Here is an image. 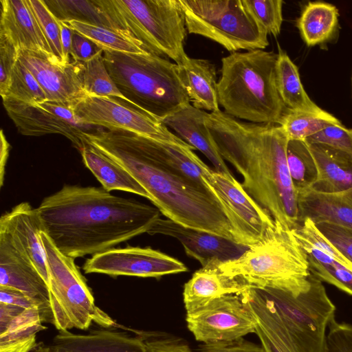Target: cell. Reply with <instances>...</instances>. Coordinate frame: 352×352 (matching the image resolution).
Wrapping results in <instances>:
<instances>
[{
  "instance_id": "cell-1",
  "label": "cell",
  "mask_w": 352,
  "mask_h": 352,
  "mask_svg": "<svg viewBox=\"0 0 352 352\" xmlns=\"http://www.w3.org/2000/svg\"><path fill=\"white\" fill-rule=\"evenodd\" d=\"M45 232L64 254L94 255L146 232L160 211L102 187L64 185L36 208Z\"/></svg>"
},
{
  "instance_id": "cell-2",
  "label": "cell",
  "mask_w": 352,
  "mask_h": 352,
  "mask_svg": "<svg viewBox=\"0 0 352 352\" xmlns=\"http://www.w3.org/2000/svg\"><path fill=\"white\" fill-rule=\"evenodd\" d=\"M206 124L217 148L242 175L247 192L287 230L300 225L297 193L287 161L288 138L278 124L244 122L221 110Z\"/></svg>"
},
{
  "instance_id": "cell-3",
  "label": "cell",
  "mask_w": 352,
  "mask_h": 352,
  "mask_svg": "<svg viewBox=\"0 0 352 352\" xmlns=\"http://www.w3.org/2000/svg\"><path fill=\"white\" fill-rule=\"evenodd\" d=\"M85 138L87 144L125 168L168 219L236 241L226 215L210 191L160 163L147 148L144 136L104 129L87 133Z\"/></svg>"
},
{
  "instance_id": "cell-4",
  "label": "cell",
  "mask_w": 352,
  "mask_h": 352,
  "mask_svg": "<svg viewBox=\"0 0 352 352\" xmlns=\"http://www.w3.org/2000/svg\"><path fill=\"white\" fill-rule=\"evenodd\" d=\"M277 57L253 50L222 58L217 93L226 113L252 123L279 124L288 109L277 89Z\"/></svg>"
},
{
  "instance_id": "cell-5",
  "label": "cell",
  "mask_w": 352,
  "mask_h": 352,
  "mask_svg": "<svg viewBox=\"0 0 352 352\" xmlns=\"http://www.w3.org/2000/svg\"><path fill=\"white\" fill-rule=\"evenodd\" d=\"M216 265L221 273L250 287L278 289L298 296L311 285L307 253L292 230L276 223L261 242L241 256Z\"/></svg>"
},
{
  "instance_id": "cell-6",
  "label": "cell",
  "mask_w": 352,
  "mask_h": 352,
  "mask_svg": "<svg viewBox=\"0 0 352 352\" xmlns=\"http://www.w3.org/2000/svg\"><path fill=\"white\" fill-rule=\"evenodd\" d=\"M107 69L116 85L132 105L162 120L190 104L180 81L177 66L148 52H104Z\"/></svg>"
},
{
  "instance_id": "cell-7",
  "label": "cell",
  "mask_w": 352,
  "mask_h": 352,
  "mask_svg": "<svg viewBox=\"0 0 352 352\" xmlns=\"http://www.w3.org/2000/svg\"><path fill=\"white\" fill-rule=\"evenodd\" d=\"M109 19L145 50L177 65L187 57L186 26L179 0H98Z\"/></svg>"
},
{
  "instance_id": "cell-8",
  "label": "cell",
  "mask_w": 352,
  "mask_h": 352,
  "mask_svg": "<svg viewBox=\"0 0 352 352\" xmlns=\"http://www.w3.org/2000/svg\"><path fill=\"white\" fill-rule=\"evenodd\" d=\"M40 235L48 272L50 322L58 331L85 330L93 322L104 328L114 326L116 322L96 305L75 258L61 252L45 232Z\"/></svg>"
},
{
  "instance_id": "cell-9",
  "label": "cell",
  "mask_w": 352,
  "mask_h": 352,
  "mask_svg": "<svg viewBox=\"0 0 352 352\" xmlns=\"http://www.w3.org/2000/svg\"><path fill=\"white\" fill-rule=\"evenodd\" d=\"M190 34L208 38L230 52L263 50L267 34L258 26L243 0H179Z\"/></svg>"
},
{
  "instance_id": "cell-10",
  "label": "cell",
  "mask_w": 352,
  "mask_h": 352,
  "mask_svg": "<svg viewBox=\"0 0 352 352\" xmlns=\"http://www.w3.org/2000/svg\"><path fill=\"white\" fill-rule=\"evenodd\" d=\"M310 288L298 296L283 291L261 289L280 312L296 342L307 352H327V329L336 307L322 281L311 274Z\"/></svg>"
},
{
  "instance_id": "cell-11",
  "label": "cell",
  "mask_w": 352,
  "mask_h": 352,
  "mask_svg": "<svg viewBox=\"0 0 352 352\" xmlns=\"http://www.w3.org/2000/svg\"><path fill=\"white\" fill-rule=\"evenodd\" d=\"M200 166L202 179L221 206L233 229L236 241L248 248L261 242L276 226L272 217L232 174L211 169L202 160Z\"/></svg>"
},
{
  "instance_id": "cell-12",
  "label": "cell",
  "mask_w": 352,
  "mask_h": 352,
  "mask_svg": "<svg viewBox=\"0 0 352 352\" xmlns=\"http://www.w3.org/2000/svg\"><path fill=\"white\" fill-rule=\"evenodd\" d=\"M78 120L86 125L124 131L184 147H192L160 120L120 98L87 96L73 104Z\"/></svg>"
},
{
  "instance_id": "cell-13",
  "label": "cell",
  "mask_w": 352,
  "mask_h": 352,
  "mask_svg": "<svg viewBox=\"0 0 352 352\" xmlns=\"http://www.w3.org/2000/svg\"><path fill=\"white\" fill-rule=\"evenodd\" d=\"M3 107L18 131L27 136L60 134L80 152L87 145L85 134L103 128L81 123L72 109L64 104L45 100L27 103L2 98Z\"/></svg>"
},
{
  "instance_id": "cell-14",
  "label": "cell",
  "mask_w": 352,
  "mask_h": 352,
  "mask_svg": "<svg viewBox=\"0 0 352 352\" xmlns=\"http://www.w3.org/2000/svg\"><path fill=\"white\" fill-rule=\"evenodd\" d=\"M188 330L204 344L230 342L255 333V320L241 294L215 299L207 306L186 314Z\"/></svg>"
},
{
  "instance_id": "cell-15",
  "label": "cell",
  "mask_w": 352,
  "mask_h": 352,
  "mask_svg": "<svg viewBox=\"0 0 352 352\" xmlns=\"http://www.w3.org/2000/svg\"><path fill=\"white\" fill-rule=\"evenodd\" d=\"M86 274H103L111 276L159 278L185 272L186 266L180 261L150 247L111 248L93 255L83 265Z\"/></svg>"
},
{
  "instance_id": "cell-16",
  "label": "cell",
  "mask_w": 352,
  "mask_h": 352,
  "mask_svg": "<svg viewBox=\"0 0 352 352\" xmlns=\"http://www.w3.org/2000/svg\"><path fill=\"white\" fill-rule=\"evenodd\" d=\"M147 233L176 239L186 254L197 260L202 267L237 258L248 248L224 236L185 226L168 218H159Z\"/></svg>"
},
{
  "instance_id": "cell-17",
  "label": "cell",
  "mask_w": 352,
  "mask_h": 352,
  "mask_svg": "<svg viewBox=\"0 0 352 352\" xmlns=\"http://www.w3.org/2000/svg\"><path fill=\"white\" fill-rule=\"evenodd\" d=\"M0 287L19 291L39 307L43 321L51 322L49 287L31 261L0 229Z\"/></svg>"
},
{
  "instance_id": "cell-18",
  "label": "cell",
  "mask_w": 352,
  "mask_h": 352,
  "mask_svg": "<svg viewBox=\"0 0 352 352\" xmlns=\"http://www.w3.org/2000/svg\"><path fill=\"white\" fill-rule=\"evenodd\" d=\"M19 60L34 76L47 100L70 107L87 96L80 77L82 63L59 65L41 54L23 50L19 51Z\"/></svg>"
},
{
  "instance_id": "cell-19",
  "label": "cell",
  "mask_w": 352,
  "mask_h": 352,
  "mask_svg": "<svg viewBox=\"0 0 352 352\" xmlns=\"http://www.w3.org/2000/svg\"><path fill=\"white\" fill-rule=\"evenodd\" d=\"M0 229L13 245L33 264L48 285V272L41 232V222L36 208L28 202L15 206L0 219Z\"/></svg>"
},
{
  "instance_id": "cell-20",
  "label": "cell",
  "mask_w": 352,
  "mask_h": 352,
  "mask_svg": "<svg viewBox=\"0 0 352 352\" xmlns=\"http://www.w3.org/2000/svg\"><path fill=\"white\" fill-rule=\"evenodd\" d=\"M0 2V35L8 39L19 51L41 54L58 65L27 0Z\"/></svg>"
},
{
  "instance_id": "cell-21",
  "label": "cell",
  "mask_w": 352,
  "mask_h": 352,
  "mask_svg": "<svg viewBox=\"0 0 352 352\" xmlns=\"http://www.w3.org/2000/svg\"><path fill=\"white\" fill-rule=\"evenodd\" d=\"M255 320V333L267 352H298L280 312L261 289L250 287L241 294Z\"/></svg>"
},
{
  "instance_id": "cell-22",
  "label": "cell",
  "mask_w": 352,
  "mask_h": 352,
  "mask_svg": "<svg viewBox=\"0 0 352 352\" xmlns=\"http://www.w3.org/2000/svg\"><path fill=\"white\" fill-rule=\"evenodd\" d=\"M135 333L133 336L105 329L87 334L59 331L50 349L51 352H146L143 338L138 331Z\"/></svg>"
},
{
  "instance_id": "cell-23",
  "label": "cell",
  "mask_w": 352,
  "mask_h": 352,
  "mask_svg": "<svg viewBox=\"0 0 352 352\" xmlns=\"http://www.w3.org/2000/svg\"><path fill=\"white\" fill-rule=\"evenodd\" d=\"M208 113L187 104L162 120L167 128L195 149L201 151L212 164L214 170L231 174L206 124Z\"/></svg>"
},
{
  "instance_id": "cell-24",
  "label": "cell",
  "mask_w": 352,
  "mask_h": 352,
  "mask_svg": "<svg viewBox=\"0 0 352 352\" xmlns=\"http://www.w3.org/2000/svg\"><path fill=\"white\" fill-rule=\"evenodd\" d=\"M216 263L196 271L184 285L183 300L186 314L200 309L223 296L241 294L250 288L239 279L221 273Z\"/></svg>"
},
{
  "instance_id": "cell-25",
  "label": "cell",
  "mask_w": 352,
  "mask_h": 352,
  "mask_svg": "<svg viewBox=\"0 0 352 352\" xmlns=\"http://www.w3.org/2000/svg\"><path fill=\"white\" fill-rule=\"evenodd\" d=\"M300 223L306 219L315 224L328 223L352 230V188L322 193L311 189L297 193Z\"/></svg>"
},
{
  "instance_id": "cell-26",
  "label": "cell",
  "mask_w": 352,
  "mask_h": 352,
  "mask_svg": "<svg viewBox=\"0 0 352 352\" xmlns=\"http://www.w3.org/2000/svg\"><path fill=\"white\" fill-rule=\"evenodd\" d=\"M306 143L318 171L317 179L310 189L334 193L352 188V154L323 144Z\"/></svg>"
},
{
  "instance_id": "cell-27",
  "label": "cell",
  "mask_w": 352,
  "mask_h": 352,
  "mask_svg": "<svg viewBox=\"0 0 352 352\" xmlns=\"http://www.w3.org/2000/svg\"><path fill=\"white\" fill-rule=\"evenodd\" d=\"M177 66L179 78L192 105L211 112L219 111L214 65L207 60L188 56Z\"/></svg>"
},
{
  "instance_id": "cell-28",
  "label": "cell",
  "mask_w": 352,
  "mask_h": 352,
  "mask_svg": "<svg viewBox=\"0 0 352 352\" xmlns=\"http://www.w3.org/2000/svg\"><path fill=\"white\" fill-rule=\"evenodd\" d=\"M85 166L108 192L121 190L136 194L149 199L140 184L122 166L87 144L80 152Z\"/></svg>"
},
{
  "instance_id": "cell-29",
  "label": "cell",
  "mask_w": 352,
  "mask_h": 352,
  "mask_svg": "<svg viewBox=\"0 0 352 352\" xmlns=\"http://www.w3.org/2000/svg\"><path fill=\"white\" fill-rule=\"evenodd\" d=\"M338 10L333 4L309 2L297 21L300 36L307 46L324 43L333 36L338 25Z\"/></svg>"
},
{
  "instance_id": "cell-30",
  "label": "cell",
  "mask_w": 352,
  "mask_h": 352,
  "mask_svg": "<svg viewBox=\"0 0 352 352\" xmlns=\"http://www.w3.org/2000/svg\"><path fill=\"white\" fill-rule=\"evenodd\" d=\"M276 81L279 95L288 109L317 113L324 111L309 97L297 66L280 47L276 64Z\"/></svg>"
},
{
  "instance_id": "cell-31",
  "label": "cell",
  "mask_w": 352,
  "mask_h": 352,
  "mask_svg": "<svg viewBox=\"0 0 352 352\" xmlns=\"http://www.w3.org/2000/svg\"><path fill=\"white\" fill-rule=\"evenodd\" d=\"M307 254L316 261L333 266L342 265L352 272V263L329 241L310 219L292 230Z\"/></svg>"
},
{
  "instance_id": "cell-32",
  "label": "cell",
  "mask_w": 352,
  "mask_h": 352,
  "mask_svg": "<svg viewBox=\"0 0 352 352\" xmlns=\"http://www.w3.org/2000/svg\"><path fill=\"white\" fill-rule=\"evenodd\" d=\"M43 1L58 21L63 22L77 21L107 27L124 35L109 19L98 0H43Z\"/></svg>"
},
{
  "instance_id": "cell-33",
  "label": "cell",
  "mask_w": 352,
  "mask_h": 352,
  "mask_svg": "<svg viewBox=\"0 0 352 352\" xmlns=\"http://www.w3.org/2000/svg\"><path fill=\"white\" fill-rule=\"evenodd\" d=\"M341 122L331 113L288 111L283 116L279 126L289 140H305L331 124Z\"/></svg>"
},
{
  "instance_id": "cell-34",
  "label": "cell",
  "mask_w": 352,
  "mask_h": 352,
  "mask_svg": "<svg viewBox=\"0 0 352 352\" xmlns=\"http://www.w3.org/2000/svg\"><path fill=\"white\" fill-rule=\"evenodd\" d=\"M287 161L296 193L310 189L317 179L318 171L307 143L303 140H289Z\"/></svg>"
},
{
  "instance_id": "cell-35",
  "label": "cell",
  "mask_w": 352,
  "mask_h": 352,
  "mask_svg": "<svg viewBox=\"0 0 352 352\" xmlns=\"http://www.w3.org/2000/svg\"><path fill=\"white\" fill-rule=\"evenodd\" d=\"M65 23L74 30L93 41L103 52L129 54L148 52L129 38L111 28L77 21Z\"/></svg>"
},
{
  "instance_id": "cell-36",
  "label": "cell",
  "mask_w": 352,
  "mask_h": 352,
  "mask_svg": "<svg viewBox=\"0 0 352 352\" xmlns=\"http://www.w3.org/2000/svg\"><path fill=\"white\" fill-rule=\"evenodd\" d=\"M103 52L102 51L89 60L82 63L80 77L83 89L89 96L113 97L127 102L107 69Z\"/></svg>"
},
{
  "instance_id": "cell-37",
  "label": "cell",
  "mask_w": 352,
  "mask_h": 352,
  "mask_svg": "<svg viewBox=\"0 0 352 352\" xmlns=\"http://www.w3.org/2000/svg\"><path fill=\"white\" fill-rule=\"evenodd\" d=\"M1 97L27 103L47 100L43 90L34 76L19 60L12 71L7 91Z\"/></svg>"
},
{
  "instance_id": "cell-38",
  "label": "cell",
  "mask_w": 352,
  "mask_h": 352,
  "mask_svg": "<svg viewBox=\"0 0 352 352\" xmlns=\"http://www.w3.org/2000/svg\"><path fill=\"white\" fill-rule=\"evenodd\" d=\"M58 65H66L62 44L59 21L54 16L43 0H27ZM68 65V64H67Z\"/></svg>"
},
{
  "instance_id": "cell-39",
  "label": "cell",
  "mask_w": 352,
  "mask_h": 352,
  "mask_svg": "<svg viewBox=\"0 0 352 352\" xmlns=\"http://www.w3.org/2000/svg\"><path fill=\"white\" fill-rule=\"evenodd\" d=\"M250 14L268 35L278 36L283 23L282 0H243Z\"/></svg>"
},
{
  "instance_id": "cell-40",
  "label": "cell",
  "mask_w": 352,
  "mask_h": 352,
  "mask_svg": "<svg viewBox=\"0 0 352 352\" xmlns=\"http://www.w3.org/2000/svg\"><path fill=\"white\" fill-rule=\"evenodd\" d=\"M43 322L38 307L24 309L10 322L4 331L0 333V344L11 342L36 334L37 332L46 329L42 325Z\"/></svg>"
},
{
  "instance_id": "cell-41",
  "label": "cell",
  "mask_w": 352,
  "mask_h": 352,
  "mask_svg": "<svg viewBox=\"0 0 352 352\" xmlns=\"http://www.w3.org/2000/svg\"><path fill=\"white\" fill-rule=\"evenodd\" d=\"M309 267L311 274L322 282L333 285L352 296V272L342 265L333 266L321 263L309 256Z\"/></svg>"
},
{
  "instance_id": "cell-42",
  "label": "cell",
  "mask_w": 352,
  "mask_h": 352,
  "mask_svg": "<svg viewBox=\"0 0 352 352\" xmlns=\"http://www.w3.org/2000/svg\"><path fill=\"white\" fill-rule=\"evenodd\" d=\"M304 141L323 144L352 154V129L345 127L342 123L331 124Z\"/></svg>"
},
{
  "instance_id": "cell-43",
  "label": "cell",
  "mask_w": 352,
  "mask_h": 352,
  "mask_svg": "<svg viewBox=\"0 0 352 352\" xmlns=\"http://www.w3.org/2000/svg\"><path fill=\"white\" fill-rule=\"evenodd\" d=\"M144 341L146 352H193L186 342L177 336L160 331H138Z\"/></svg>"
},
{
  "instance_id": "cell-44",
  "label": "cell",
  "mask_w": 352,
  "mask_h": 352,
  "mask_svg": "<svg viewBox=\"0 0 352 352\" xmlns=\"http://www.w3.org/2000/svg\"><path fill=\"white\" fill-rule=\"evenodd\" d=\"M327 333V352H352V324L333 318Z\"/></svg>"
},
{
  "instance_id": "cell-45",
  "label": "cell",
  "mask_w": 352,
  "mask_h": 352,
  "mask_svg": "<svg viewBox=\"0 0 352 352\" xmlns=\"http://www.w3.org/2000/svg\"><path fill=\"white\" fill-rule=\"evenodd\" d=\"M19 60V50L3 35H0V94L7 91L12 71Z\"/></svg>"
},
{
  "instance_id": "cell-46",
  "label": "cell",
  "mask_w": 352,
  "mask_h": 352,
  "mask_svg": "<svg viewBox=\"0 0 352 352\" xmlns=\"http://www.w3.org/2000/svg\"><path fill=\"white\" fill-rule=\"evenodd\" d=\"M316 225L322 234L352 263V230L328 223Z\"/></svg>"
},
{
  "instance_id": "cell-47",
  "label": "cell",
  "mask_w": 352,
  "mask_h": 352,
  "mask_svg": "<svg viewBox=\"0 0 352 352\" xmlns=\"http://www.w3.org/2000/svg\"><path fill=\"white\" fill-rule=\"evenodd\" d=\"M197 352H267L263 346L243 338L230 342L203 344Z\"/></svg>"
},
{
  "instance_id": "cell-48",
  "label": "cell",
  "mask_w": 352,
  "mask_h": 352,
  "mask_svg": "<svg viewBox=\"0 0 352 352\" xmlns=\"http://www.w3.org/2000/svg\"><path fill=\"white\" fill-rule=\"evenodd\" d=\"M102 50L93 41L74 30L71 48L73 61L85 63Z\"/></svg>"
},
{
  "instance_id": "cell-49",
  "label": "cell",
  "mask_w": 352,
  "mask_h": 352,
  "mask_svg": "<svg viewBox=\"0 0 352 352\" xmlns=\"http://www.w3.org/2000/svg\"><path fill=\"white\" fill-rule=\"evenodd\" d=\"M0 302L18 306L24 309L38 307L37 303L16 289L0 287Z\"/></svg>"
},
{
  "instance_id": "cell-50",
  "label": "cell",
  "mask_w": 352,
  "mask_h": 352,
  "mask_svg": "<svg viewBox=\"0 0 352 352\" xmlns=\"http://www.w3.org/2000/svg\"><path fill=\"white\" fill-rule=\"evenodd\" d=\"M36 335L6 344H0V352H30L36 346Z\"/></svg>"
},
{
  "instance_id": "cell-51",
  "label": "cell",
  "mask_w": 352,
  "mask_h": 352,
  "mask_svg": "<svg viewBox=\"0 0 352 352\" xmlns=\"http://www.w3.org/2000/svg\"><path fill=\"white\" fill-rule=\"evenodd\" d=\"M24 308L0 302V333L4 331L10 322L23 310Z\"/></svg>"
},
{
  "instance_id": "cell-52",
  "label": "cell",
  "mask_w": 352,
  "mask_h": 352,
  "mask_svg": "<svg viewBox=\"0 0 352 352\" xmlns=\"http://www.w3.org/2000/svg\"><path fill=\"white\" fill-rule=\"evenodd\" d=\"M61 44L65 63L67 65L72 61L69 60L74 30L65 22L60 21Z\"/></svg>"
},
{
  "instance_id": "cell-53",
  "label": "cell",
  "mask_w": 352,
  "mask_h": 352,
  "mask_svg": "<svg viewBox=\"0 0 352 352\" xmlns=\"http://www.w3.org/2000/svg\"><path fill=\"white\" fill-rule=\"evenodd\" d=\"M0 139V186L1 187L3 185L6 166L9 156L10 144L8 142L3 130H1Z\"/></svg>"
},
{
  "instance_id": "cell-54",
  "label": "cell",
  "mask_w": 352,
  "mask_h": 352,
  "mask_svg": "<svg viewBox=\"0 0 352 352\" xmlns=\"http://www.w3.org/2000/svg\"><path fill=\"white\" fill-rule=\"evenodd\" d=\"M30 352H49V347L44 346H36Z\"/></svg>"
},
{
  "instance_id": "cell-55",
  "label": "cell",
  "mask_w": 352,
  "mask_h": 352,
  "mask_svg": "<svg viewBox=\"0 0 352 352\" xmlns=\"http://www.w3.org/2000/svg\"><path fill=\"white\" fill-rule=\"evenodd\" d=\"M49 352H51V351H50V347H49Z\"/></svg>"
},
{
  "instance_id": "cell-56",
  "label": "cell",
  "mask_w": 352,
  "mask_h": 352,
  "mask_svg": "<svg viewBox=\"0 0 352 352\" xmlns=\"http://www.w3.org/2000/svg\"><path fill=\"white\" fill-rule=\"evenodd\" d=\"M351 83H352V77H351Z\"/></svg>"
}]
</instances>
